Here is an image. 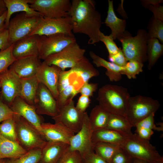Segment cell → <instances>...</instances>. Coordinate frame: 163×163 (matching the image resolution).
<instances>
[{
	"label": "cell",
	"mask_w": 163,
	"mask_h": 163,
	"mask_svg": "<svg viewBox=\"0 0 163 163\" xmlns=\"http://www.w3.org/2000/svg\"><path fill=\"white\" fill-rule=\"evenodd\" d=\"M92 0H72L68 16L71 18L72 31L82 34L89 38L88 43L94 44L100 41L102 20L100 14Z\"/></svg>",
	"instance_id": "6da1fadb"
},
{
	"label": "cell",
	"mask_w": 163,
	"mask_h": 163,
	"mask_svg": "<svg viewBox=\"0 0 163 163\" xmlns=\"http://www.w3.org/2000/svg\"><path fill=\"white\" fill-rule=\"evenodd\" d=\"M130 96L126 88L106 84L99 89L96 99L98 105L109 114L126 117L127 103Z\"/></svg>",
	"instance_id": "7a4b0ae2"
},
{
	"label": "cell",
	"mask_w": 163,
	"mask_h": 163,
	"mask_svg": "<svg viewBox=\"0 0 163 163\" xmlns=\"http://www.w3.org/2000/svg\"><path fill=\"white\" fill-rule=\"evenodd\" d=\"M148 39L147 32L143 29H139L134 37L125 31L118 40L121 43L122 50L127 61L134 60L143 63L147 60Z\"/></svg>",
	"instance_id": "3957f363"
},
{
	"label": "cell",
	"mask_w": 163,
	"mask_h": 163,
	"mask_svg": "<svg viewBox=\"0 0 163 163\" xmlns=\"http://www.w3.org/2000/svg\"><path fill=\"white\" fill-rule=\"evenodd\" d=\"M158 101L152 98L140 95L129 97L127 103L126 118L133 126L159 109Z\"/></svg>",
	"instance_id": "277c9868"
},
{
	"label": "cell",
	"mask_w": 163,
	"mask_h": 163,
	"mask_svg": "<svg viewBox=\"0 0 163 163\" xmlns=\"http://www.w3.org/2000/svg\"><path fill=\"white\" fill-rule=\"evenodd\" d=\"M133 158H138L154 163L163 158L149 140L140 138L132 133L120 146Z\"/></svg>",
	"instance_id": "5b68a950"
},
{
	"label": "cell",
	"mask_w": 163,
	"mask_h": 163,
	"mask_svg": "<svg viewBox=\"0 0 163 163\" xmlns=\"http://www.w3.org/2000/svg\"><path fill=\"white\" fill-rule=\"evenodd\" d=\"M14 117L17 138L20 145L27 151L42 149L46 141L37 129L18 114L15 115Z\"/></svg>",
	"instance_id": "8992f818"
},
{
	"label": "cell",
	"mask_w": 163,
	"mask_h": 163,
	"mask_svg": "<svg viewBox=\"0 0 163 163\" xmlns=\"http://www.w3.org/2000/svg\"><path fill=\"white\" fill-rule=\"evenodd\" d=\"M41 17L23 12L11 19L7 27L10 45L14 44L19 40L29 36Z\"/></svg>",
	"instance_id": "52a82bcc"
},
{
	"label": "cell",
	"mask_w": 163,
	"mask_h": 163,
	"mask_svg": "<svg viewBox=\"0 0 163 163\" xmlns=\"http://www.w3.org/2000/svg\"><path fill=\"white\" fill-rule=\"evenodd\" d=\"M85 49L82 48L74 42L60 52L51 55L43 62L49 65H54L65 71L66 68H73L84 56Z\"/></svg>",
	"instance_id": "ba28073f"
},
{
	"label": "cell",
	"mask_w": 163,
	"mask_h": 163,
	"mask_svg": "<svg viewBox=\"0 0 163 163\" xmlns=\"http://www.w3.org/2000/svg\"><path fill=\"white\" fill-rule=\"evenodd\" d=\"M30 7L45 18L68 16L71 1L69 0H29Z\"/></svg>",
	"instance_id": "9c48e42d"
},
{
	"label": "cell",
	"mask_w": 163,
	"mask_h": 163,
	"mask_svg": "<svg viewBox=\"0 0 163 163\" xmlns=\"http://www.w3.org/2000/svg\"><path fill=\"white\" fill-rule=\"evenodd\" d=\"M63 34L74 36L69 16L58 18H45L41 17L30 35L49 36Z\"/></svg>",
	"instance_id": "30bf717a"
},
{
	"label": "cell",
	"mask_w": 163,
	"mask_h": 163,
	"mask_svg": "<svg viewBox=\"0 0 163 163\" xmlns=\"http://www.w3.org/2000/svg\"><path fill=\"white\" fill-rule=\"evenodd\" d=\"M76 41L74 36L63 34L40 36L38 57L44 60L50 56L60 52Z\"/></svg>",
	"instance_id": "8fae6325"
},
{
	"label": "cell",
	"mask_w": 163,
	"mask_h": 163,
	"mask_svg": "<svg viewBox=\"0 0 163 163\" xmlns=\"http://www.w3.org/2000/svg\"><path fill=\"white\" fill-rule=\"evenodd\" d=\"M93 132L86 112L81 129L70 139L69 149L78 152L82 157L94 151L92 140Z\"/></svg>",
	"instance_id": "7c38bea8"
},
{
	"label": "cell",
	"mask_w": 163,
	"mask_h": 163,
	"mask_svg": "<svg viewBox=\"0 0 163 163\" xmlns=\"http://www.w3.org/2000/svg\"><path fill=\"white\" fill-rule=\"evenodd\" d=\"M1 98L9 107L20 93L21 78L12 70L8 69L0 74Z\"/></svg>",
	"instance_id": "4fadbf2b"
},
{
	"label": "cell",
	"mask_w": 163,
	"mask_h": 163,
	"mask_svg": "<svg viewBox=\"0 0 163 163\" xmlns=\"http://www.w3.org/2000/svg\"><path fill=\"white\" fill-rule=\"evenodd\" d=\"M86 112H79L72 100L59 109L58 114L52 118L55 123H62L75 134L82 127Z\"/></svg>",
	"instance_id": "5bb4252c"
},
{
	"label": "cell",
	"mask_w": 163,
	"mask_h": 163,
	"mask_svg": "<svg viewBox=\"0 0 163 163\" xmlns=\"http://www.w3.org/2000/svg\"><path fill=\"white\" fill-rule=\"evenodd\" d=\"M34 107L37 114L52 117L59 112L56 100L50 91L43 84L39 83L34 100Z\"/></svg>",
	"instance_id": "9a60e30c"
},
{
	"label": "cell",
	"mask_w": 163,
	"mask_h": 163,
	"mask_svg": "<svg viewBox=\"0 0 163 163\" xmlns=\"http://www.w3.org/2000/svg\"><path fill=\"white\" fill-rule=\"evenodd\" d=\"M62 71L57 66H49L43 62L35 75L39 83L47 88L56 101L59 95L58 79Z\"/></svg>",
	"instance_id": "2e32d148"
},
{
	"label": "cell",
	"mask_w": 163,
	"mask_h": 163,
	"mask_svg": "<svg viewBox=\"0 0 163 163\" xmlns=\"http://www.w3.org/2000/svg\"><path fill=\"white\" fill-rule=\"evenodd\" d=\"M10 107L14 112L33 125L43 136L41 125L43 123V118L37 114L34 106L27 104L18 96L14 100Z\"/></svg>",
	"instance_id": "e0dca14e"
},
{
	"label": "cell",
	"mask_w": 163,
	"mask_h": 163,
	"mask_svg": "<svg viewBox=\"0 0 163 163\" xmlns=\"http://www.w3.org/2000/svg\"><path fill=\"white\" fill-rule=\"evenodd\" d=\"M42 135L46 141L59 142L69 144L75 134L60 123H43L41 125Z\"/></svg>",
	"instance_id": "ac0fdd59"
},
{
	"label": "cell",
	"mask_w": 163,
	"mask_h": 163,
	"mask_svg": "<svg viewBox=\"0 0 163 163\" xmlns=\"http://www.w3.org/2000/svg\"><path fill=\"white\" fill-rule=\"evenodd\" d=\"M37 56H31L17 59L9 67L20 78H28L35 76L42 64Z\"/></svg>",
	"instance_id": "d6986e66"
},
{
	"label": "cell",
	"mask_w": 163,
	"mask_h": 163,
	"mask_svg": "<svg viewBox=\"0 0 163 163\" xmlns=\"http://www.w3.org/2000/svg\"><path fill=\"white\" fill-rule=\"evenodd\" d=\"M40 45V36L32 35L25 37L14 44L13 56L16 59L29 56H38Z\"/></svg>",
	"instance_id": "ffe728a7"
},
{
	"label": "cell",
	"mask_w": 163,
	"mask_h": 163,
	"mask_svg": "<svg viewBox=\"0 0 163 163\" xmlns=\"http://www.w3.org/2000/svg\"><path fill=\"white\" fill-rule=\"evenodd\" d=\"M69 144L59 142L46 141L41 149L39 163H57L69 149Z\"/></svg>",
	"instance_id": "44dd1931"
},
{
	"label": "cell",
	"mask_w": 163,
	"mask_h": 163,
	"mask_svg": "<svg viewBox=\"0 0 163 163\" xmlns=\"http://www.w3.org/2000/svg\"><path fill=\"white\" fill-rule=\"evenodd\" d=\"M108 2L107 15L104 23L110 28L111 33L109 35L111 37L113 40L118 39L126 31V21L119 18L116 15L113 1L108 0Z\"/></svg>",
	"instance_id": "7402d4cb"
},
{
	"label": "cell",
	"mask_w": 163,
	"mask_h": 163,
	"mask_svg": "<svg viewBox=\"0 0 163 163\" xmlns=\"http://www.w3.org/2000/svg\"><path fill=\"white\" fill-rule=\"evenodd\" d=\"M130 135L105 128L93 131L92 140L93 144L102 142L120 146Z\"/></svg>",
	"instance_id": "603a6c76"
},
{
	"label": "cell",
	"mask_w": 163,
	"mask_h": 163,
	"mask_svg": "<svg viewBox=\"0 0 163 163\" xmlns=\"http://www.w3.org/2000/svg\"><path fill=\"white\" fill-rule=\"evenodd\" d=\"M89 55L93 63L97 67H103L107 69L105 74L110 81L117 82L121 79L124 67H120L106 60L92 51L89 52Z\"/></svg>",
	"instance_id": "cb8c5ba5"
},
{
	"label": "cell",
	"mask_w": 163,
	"mask_h": 163,
	"mask_svg": "<svg viewBox=\"0 0 163 163\" xmlns=\"http://www.w3.org/2000/svg\"><path fill=\"white\" fill-rule=\"evenodd\" d=\"M7 8V14L5 24L7 28L12 15L17 12H23L27 14L41 16L37 11L29 6V0H4Z\"/></svg>",
	"instance_id": "d4e9b609"
},
{
	"label": "cell",
	"mask_w": 163,
	"mask_h": 163,
	"mask_svg": "<svg viewBox=\"0 0 163 163\" xmlns=\"http://www.w3.org/2000/svg\"><path fill=\"white\" fill-rule=\"evenodd\" d=\"M27 151L19 143L9 140L0 135V159L17 158Z\"/></svg>",
	"instance_id": "484cf974"
},
{
	"label": "cell",
	"mask_w": 163,
	"mask_h": 163,
	"mask_svg": "<svg viewBox=\"0 0 163 163\" xmlns=\"http://www.w3.org/2000/svg\"><path fill=\"white\" fill-rule=\"evenodd\" d=\"M21 87L19 97L27 104L34 106V100L39 83L36 76L21 78Z\"/></svg>",
	"instance_id": "4316f807"
},
{
	"label": "cell",
	"mask_w": 163,
	"mask_h": 163,
	"mask_svg": "<svg viewBox=\"0 0 163 163\" xmlns=\"http://www.w3.org/2000/svg\"><path fill=\"white\" fill-rule=\"evenodd\" d=\"M70 69L78 74L84 83L88 82L90 78L99 75V71L85 56Z\"/></svg>",
	"instance_id": "83f0119b"
},
{
	"label": "cell",
	"mask_w": 163,
	"mask_h": 163,
	"mask_svg": "<svg viewBox=\"0 0 163 163\" xmlns=\"http://www.w3.org/2000/svg\"><path fill=\"white\" fill-rule=\"evenodd\" d=\"M110 114L103 109L99 105L91 110L88 118L93 131L106 128Z\"/></svg>",
	"instance_id": "f1b7e54d"
},
{
	"label": "cell",
	"mask_w": 163,
	"mask_h": 163,
	"mask_svg": "<svg viewBox=\"0 0 163 163\" xmlns=\"http://www.w3.org/2000/svg\"><path fill=\"white\" fill-rule=\"evenodd\" d=\"M163 53V44L156 38H149L147 44V57L149 70L151 69Z\"/></svg>",
	"instance_id": "f546056e"
},
{
	"label": "cell",
	"mask_w": 163,
	"mask_h": 163,
	"mask_svg": "<svg viewBox=\"0 0 163 163\" xmlns=\"http://www.w3.org/2000/svg\"><path fill=\"white\" fill-rule=\"evenodd\" d=\"M132 127L133 126L125 117L110 114L106 128L130 135L133 133L131 131Z\"/></svg>",
	"instance_id": "4dcf8cb0"
},
{
	"label": "cell",
	"mask_w": 163,
	"mask_h": 163,
	"mask_svg": "<svg viewBox=\"0 0 163 163\" xmlns=\"http://www.w3.org/2000/svg\"><path fill=\"white\" fill-rule=\"evenodd\" d=\"M120 148V145L104 142L93 143L94 152L107 163Z\"/></svg>",
	"instance_id": "1f68e13d"
},
{
	"label": "cell",
	"mask_w": 163,
	"mask_h": 163,
	"mask_svg": "<svg viewBox=\"0 0 163 163\" xmlns=\"http://www.w3.org/2000/svg\"><path fill=\"white\" fill-rule=\"evenodd\" d=\"M41 157V149L36 148L28 151L21 156L15 158L5 159V163H39Z\"/></svg>",
	"instance_id": "d6a6232c"
},
{
	"label": "cell",
	"mask_w": 163,
	"mask_h": 163,
	"mask_svg": "<svg viewBox=\"0 0 163 163\" xmlns=\"http://www.w3.org/2000/svg\"><path fill=\"white\" fill-rule=\"evenodd\" d=\"M14 116L0 124V135L9 140L18 142Z\"/></svg>",
	"instance_id": "836d02e7"
},
{
	"label": "cell",
	"mask_w": 163,
	"mask_h": 163,
	"mask_svg": "<svg viewBox=\"0 0 163 163\" xmlns=\"http://www.w3.org/2000/svg\"><path fill=\"white\" fill-rule=\"evenodd\" d=\"M148 28L149 38H156L163 43V21L157 19L153 16L150 19Z\"/></svg>",
	"instance_id": "e575fe53"
},
{
	"label": "cell",
	"mask_w": 163,
	"mask_h": 163,
	"mask_svg": "<svg viewBox=\"0 0 163 163\" xmlns=\"http://www.w3.org/2000/svg\"><path fill=\"white\" fill-rule=\"evenodd\" d=\"M78 89L75 88L73 84L70 85L59 94L56 101L59 109L73 100V98L78 93Z\"/></svg>",
	"instance_id": "d590c367"
},
{
	"label": "cell",
	"mask_w": 163,
	"mask_h": 163,
	"mask_svg": "<svg viewBox=\"0 0 163 163\" xmlns=\"http://www.w3.org/2000/svg\"><path fill=\"white\" fill-rule=\"evenodd\" d=\"M14 44L0 51V74L8 69L16 60L13 56L12 50Z\"/></svg>",
	"instance_id": "8d00e7d4"
},
{
	"label": "cell",
	"mask_w": 163,
	"mask_h": 163,
	"mask_svg": "<svg viewBox=\"0 0 163 163\" xmlns=\"http://www.w3.org/2000/svg\"><path fill=\"white\" fill-rule=\"evenodd\" d=\"M143 63L134 60L128 61L123 72L122 74L126 75L129 79H135L137 75L142 72Z\"/></svg>",
	"instance_id": "74e56055"
},
{
	"label": "cell",
	"mask_w": 163,
	"mask_h": 163,
	"mask_svg": "<svg viewBox=\"0 0 163 163\" xmlns=\"http://www.w3.org/2000/svg\"><path fill=\"white\" fill-rule=\"evenodd\" d=\"M57 163H82V157L78 152L69 148Z\"/></svg>",
	"instance_id": "f35d334b"
},
{
	"label": "cell",
	"mask_w": 163,
	"mask_h": 163,
	"mask_svg": "<svg viewBox=\"0 0 163 163\" xmlns=\"http://www.w3.org/2000/svg\"><path fill=\"white\" fill-rule=\"evenodd\" d=\"M100 41L103 42L105 44L109 55H113L117 53L120 48H118L114 41V40L110 36L106 35L101 31L99 34Z\"/></svg>",
	"instance_id": "ab89813d"
},
{
	"label": "cell",
	"mask_w": 163,
	"mask_h": 163,
	"mask_svg": "<svg viewBox=\"0 0 163 163\" xmlns=\"http://www.w3.org/2000/svg\"><path fill=\"white\" fill-rule=\"evenodd\" d=\"M154 116L155 113L151 114L137 123L135 127H143L158 131H163V124L157 126L155 123Z\"/></svg>",
	"instance_id": "60d3db41"
},
{
	"label": "cell",
	"mask_w": 163,
	"mask_h": 163,
	"mask_svg": "<svg viewBox=\"0 0 163 163\" xmlns=\"http://www.w3.org/2000/svg\"><path fill=\"white\" fill-rule=\"evenodd\" d=\"M72 73L70 69L69 71H62L59 74L58 85L59 94L64 89L72 84L71 75Z\"/></svg>",
	"instance_id": "b9f144b4"
},
{
	"label": "cell",
	"mask_w": 163,
	"mask_h": 163,
	"mask_svg": "<svg viewBox=\"0 0 163 163\" xmlns=\"http://www.w3.org/2000/svg\"><path fill=\"white\" fill-rule=\"evenodd\" d=\"M134 160L121 147L108 163H133Z\"/></svg>",
	"instance_id": "7bdbcfd3"
},
{
	"label": "cell",
	"mask_w": 163,
	"mask_h": 163,
	"mask_svg": "<svg viewBox=\"0 0 163 163\" xmlns=\"http://www.w3.org/2000/svg\"><path fill=\"white\" fill-rule=\"evenodd\" d=\"M17 113L14 112L10 107L0 98V123L11 118Z\"/></svg>",
	"instance_id": "ee69618b"
},
{
	"label": "cell",
	"mask_w": 163,
	"mask_h": 163,
	"mask_svg": "<svg viewBox=\"0 0 163 163\" xmlns=\"http://www.w3.org/2000/svg\"><path fill=\"white\" fill-rule=\"evenodd\" d=\"M98 84L97 83H89L88 82L83 83L78 90V93L89 97L92 96L94 93L97 90Z\"/></svg>",
	"instance_id": "f6af8a7d"
},
{
	"label": "cell",
	"mask_w": 163,
	"mask_h": 163,
	"mask_svg": "<svg viewBox=\"0 0 163 163\" xmlns=\"http://www.w3.org/2000/svg\"><path fill=\"white\" fill-rule=\"evenodd\" d=\"M108 58L109 62L122 67L125 66L128 62L120 48L117 53L113 55H109Z\"/></svg>",
	"instance_id": "bcb514c9"
},
{
	"label": "cell",
	"mask_w": 163,
	"mask_h": 163,
	"mask_svg": "<svg viewBox=\"0 0 163 163\" xmlns=\"http://www.w3.org/2000/svg\"><path fill=\"white\" fill-rule=\"evenodd\" d=\"M82 163H107L94 151L82 157Z\"/></svg>",
	"instance_id": "7dc6e473"
},
{
	"label": "cell",
	"mask_w": 163,
	"mask_h": 163,
	"mask_svg": "<svg viewBox=\"0 0 163 163\" xmlns=\"http://www.w3.org/2000/svg\"><path fill=\"white\" fill-rule=\"evenodd\" d=\"M91 102L90 97L81 95L79 97L76 106V109L80 112L84 113L89 107Z\"/></svg>",
	"instance_id": "c3c4849f"
},
{
	"label": "cell",
	"mask_w": 163,
	"mask_h": 163,
	"mask_svg": "<svg viewBox=\"0 0 163 163\" xmlns=\"http://www.w3.org/2000/svg\"><path fill=\"white\" fill-rule=\"evenodd\" d=\"M8 30L5 28L0 32V50L6 49L11 45L9 44Z\"/></svg>",
	"instance_id": "681fc988"
},
{
	"label": "cell",
	"mask_w": 163,
	"mask_h": 163,
	"mask_svg": "<svg viewBox=\"0 0 163 163\" xmlns=\"http://www.w3.org/2000/svg\"><path fill=\"white\" fill-rule=\"evenodd\" d=\"M136 133L140 138L149 140L154 133L153 130L143 127H136Z\"/></svg>",
	"instance_id": "f907efd6"
},
{
	"label": "cell",
	"mask_w": 163,
	"mask_h": 163,
	"mask_svg": "<svg viewBox=\"0 0 163 163\" xmlns=\"http://www.w3.org/2000/svg\"><path fill=\"white\" fill-rule=\"evenodd\" d=\"M145 8L152 12L153 16L155 18L163 21V6L161 5H149Z\"/></svg>",
	"instance_id": "816d5d0a"
},
{
	"label": "cell",
	"mask_w": 163,
	"mask_h": 163,
	"mask_svg": "<svg viewBox=\"0 0 163 163\" xmlns=\"http://www.w3.org/2000/svg\"><path fill=\"white\" fill-rule=\"evenodd\" d=\"M162 0H140L142 6L145 8L149 5H160V4L163 2Z\"/></svg>",
	"instance_id": "f5cc1de1"
},
{
	"label": "cell",
	"mask_w": 163,
	"mask_h": 163,
	"mask_svg": "<svg viewBox=\"0 0 163 163\" xmlns=\"http://www.w3.org/2000/svg\"><path fill=\"white\" fill-rule=\"evenodd\" d=\"M7 11L0 17V32L5 28H7L5 24Z\"/></svg>",
	"instance_id": "db71d44e"
},
{
	"label": "cell",
	"mask_w": 163,
	"mask_h": 163,
	"mask_svg": "<svg viewBox=\"0 0 163 163\" xmlns=\"http://www.w3.org/2000/svg\"><path fill=\"white\" fill-rule=\"evenodd\" d=\"M6 11L7 8L4 0H0V17Z\"/></svg>",
	"instance_id": "11a10c76"
},
{
	"label": "cell",
	"mask_w": 163,
	"mask_h": 163,
	"mask_svg": "<svg viewBox=\"0 0 163 163\" xmlns=\"http://www.w3.org/2000/svg\"><path fill=\"white\" fill-rule=\"evenodd\" d=\"M133 163H150L149 162L143 160L134 158Z\"/></svg>",
	"instance_id": "9f6ffc18"
},
{
	"label": "cell",
	"mask_w": 163,
	"mask_h": 163,
	"mask_svg": "<svg viewBox=\"0 0 163 163\" xmlns=\"http://www.w3.org/2000/svg\"><path fill=\"white\" fill-rule=\"evenodd\" d=\"M154 163H163V158Z\"/></svg>",
	"instance_id": "6f0895ef"
},
{
	"label": "cell",
	"mask_w": 163,
	"mask_h": 163,
	"mask_svg": "<svg viewBox=\"0 0 163 163\" xmlns=\"http://www.w3.org/2000/svg\"><path fill=\"white\" fill-rule=\"evenodd\" d=\"M0 163H5V159H0Z\"/></svg>",
	"instance_id": "680465c9"
},
{
	"label": "cell",
	"mask_w": 163,
	"mask_h": 163,
	"mask_svg": "<svg viewBox=\"0 0 163 163\" xmlns=\"http://www.w3.org/2000/svg\"></svg>",
	"instance_id": "91938a15"
}]
</instances>
